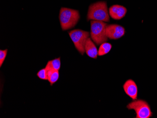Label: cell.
I'll list each match as a JSON object with an SVG mask.
<instances>
[{
    "mask_svg": "<svg viewBox=\"0 0 157 118\" xmlns=\"http://www.w3.org/2000/svg\"><path fill=\"white\" fill-rule=\"evenodd\" d=\"M87 19L109 22L110 17L106 2L104 1L98 2L90 5Z\"/></svg>",
    "mask_w": 157,
    "mask_h": 118,
    "instance_id": "obj_1",
    "label": "cell"
},
{
    "mask_svg": "<svg viewBox=\"0 0 157 118\" xmlns=\"http://www.w3.org/2000/svg\"><path fill=\"white\" fill-rule=\"evenodd\" d=\"M80 18L78 10L67 8H62L60 10L59 18L63 31L67 30L75 27Z\"/></svg>",
    "mask_w": 157,
    "mask_h": 118,
    "instance_id": "obj_2",
    "label": "cell"
},
{
    "mask_svg": "<svg viewBox=\"0 0 157 118\" xmlns=\"http://www.w3.org/2000/svg\"><path fill=\"white\" fill-rule=\"evenodd\" d=\"M91 23L90 36L94 43L99 45L107 41L105 29L107 24L104 22L92 20Z\"/></svg>",
    "mask_w": 157,
    "mask_h": 118,
    "instance_id": "obj_3",
    "label": "cell"
},
{
    "mask_svg": "<svg viewBox=\"0 0 157 118\" xmlns=\"http://www.w3.org/2000/svg\"><path fill=\"white\" fill-rule=\"evenodd\" d=\"M127 108L136 112V118H150L152 115L150 106L147 102L143 100H134L128 104Z\"/></svg>",
    "mask_w": 157,
    "mask_h": 118,
    "instance_id": "obj_4",
    "label": "cell"
},
{
    "mask_svg": "<svg viewBox=\"0 0 157 118\" xmlns=\"http://www.w3.org/2000/svg\"><path fill=\"white\" fill-rule=\"evenodd\" d=\"M69 34L76 48L83 55L85 52L86 43L90 36L89 32L82 30L75 29L69 32Z\"/></svg>",
    "mask_w": 157,
    "mask_h": 118,
    "instance_id": "obj_5",
    "label": "cell"
},
{
    "mask_svg": "<svg viewBox=\"0 0 157 118\" xmlns=\"http://www.w3.org/2000/svg\"><path fill=\"white\" fill-rule=\"evenodd\" d=\"M106 35L108 38L117 40L124 36L125 30L123 26L118 25H107L105 29Z\"/></svg>",
    "mask_w": 157,
    "mask_h": 118,
    "instance_id": "obj_6",
    "label": "cell"
},
{
    "mask_svg": "<svg viewBox=\"0 0 157 118\" xmlns=\"http://www.w3.org/2000/svg\"><path fill=\"white\" fill-rule=\"evenodd\" d=\"M123 88L126 94L133 100L137 99L138 89L136 83L133 80H127L123 85Z\"/></svg>",
    "mask_w": 157,
    "mask_h": 118,
    "instance_id": "obj_7",
    "label": "cell"
},
{
    "mask_svg": "<svg viewBox=\"0 0 157 118\" xmlns=\"http://www.w3.org/2000/svg\"><path fill=\"white\" fill-rule=\"evenodd\" d=\"M127 10L123 6L114 5L111 6L109 9V15L115 20H120L125 17Z\"/></svg>",
    "mask_w": 157,
    "mask_h": 118,
    "instance_id": "obj_8",
    "label": "cell"
},
{
    "mask_svg": "<svg viewBox=\"0 0 157 118\" xmlns=\"http://www.w3.org/2000/svg\"><path fill=\"white\" fill-rule=\"evenodd\" d=\"M85 51L86 53L90 58L96 59L98 58V50L94 43L93 42L91 38H89L87 40L85 46Z\"/></svg>",
    "mask_w": 157,
    "mask_h": 118,
    "instance_id": "obj_9",
    "label": "cell"
},
{
    "mask_svg": "<svg viewBox=\"0 0 157 118\" xmlns=\"http://www.w3.org/2000/svg\"><path fill=\"white\" fill-rule=\"evenodd\" d=\"M60 67V58H59L58 59H55L48 62L45 68L46 69L47 71L51 70L59 71Z\"/></svg>",
    "mask_w": 157,
    "mask_h": 118,
    "instance_id": "obj_10",
    "label": "cell"
},
{
    "mask_svg": "<svg viewBox=\"0 0 157 118\" xmlns=\"http://www.w3.org/2000/svg\"><path fill=\"white\" fill-rule=\"evenodd\" d=\"M48 81L51 83V86H52L53 84L56 82L58 81L59 77V71L56 70H48Z\"/></svg>",
    "mask_w": 157,
    "mask_h": 118,
    "instance_id": "obj_11",
    "label": "cell"
},
{
    "mask_svg": "<svg viewBox=\"0 0 157 118\" xmlns=\"http://www.w3.org/2000/svg\"><path fill=\"white\" fill-rule=\"evenodd\" d=\"M112 45L108 43H104L100 45L98 51V55L99 56L105 55L110 52L112 49Z\"/></svg>",
    "mask_w": 157,
    "mask_h": 118,
    "instance_id": "obj_12",
    "label": "cell"
},
{
    "mask_svg": "<svg viewBox=\"0 0 157 118\" xmlns=\"http://www.w3.org/2000/svg\"><path fill=\"white\" fill-rule=\"evenodd\" d=\"M37 76L40 79L43 80H48V71L45 68L42 69L38 72Z\"/></svg>",
    "mask_w": 157,
    "mask_h": 118,
    "instance_id": "obj_13",
    "label": "cell"
},
{
    "mask_svg": "<svg viewBox=\"0 0 157 118\" xmlns=\"http://www.w3.org/2000/svg\"><path fill=\"white\" fill-rule=\"evenodd\" d=\"M8 50H1L0 51V67H1L5 60L7 54Z\"/></svg>",
    "mask_w": 157,
    "mask_h": 118,
    "instance_id": "obj_14",
    "label": "cell"
}]
</instances>
